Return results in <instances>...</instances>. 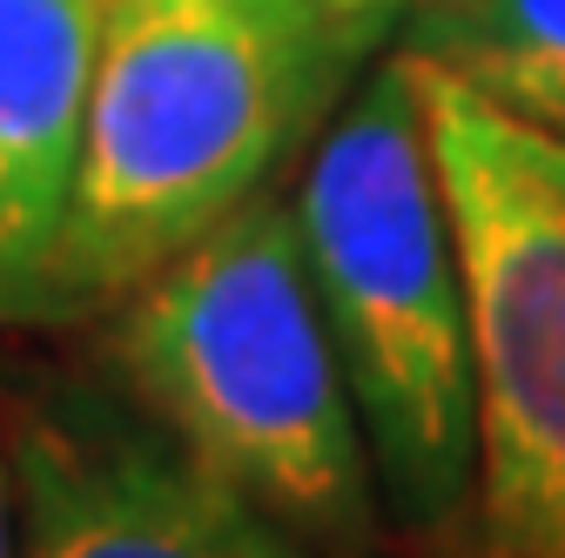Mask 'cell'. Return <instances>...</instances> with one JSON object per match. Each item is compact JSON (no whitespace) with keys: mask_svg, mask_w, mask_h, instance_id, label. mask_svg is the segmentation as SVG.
Instances as JSON below:
<instances>
[{"mask_svg":"<svg viewBox=\"0 0 565 558\" xmlns=\"http://www.w3.org/2000/svg\"><path fill=\"white\" fill-rule=\"evenodd\" d=\"M108 0H0V323H47Z\"/></svg>","mask_w":565,"mask_h":558,"instance_id":"6","label":"cell"},{"mask_svg":"<svg viewBox=\"0 0 565 558\" xmlns=\"http://www.w3.org/2000/svg\"><path fill=\"white\" fill-rule=\"evenodd\" d=\"M404 54L565 142V0H404Z\"/></svg>","mask_w":565,"mask_h":558,"instance_id":"7","label":"cell"},{"mask_svg":"<svg viewBox=\"0 0 565 558\" xmlns=\"http://www.w3.org/2000/svg\"><path fill=\"white\" fill-rule=\"evenodd\" d=\"M21 558H323L202 471L121 390L28 384L0 404Z\"/></svg>","mask_w":565,"mask_h":558,"instance_id":"5","label":"cell"},{"mask_svg":"<svg viewBox=\"0 0 565 558\" xmlns=\"http://www.w3.org/2000/svg\"><path fill=\"white\" fill-rule=\"evenodd\" d=\"M471 310L478 477L438 558H565V142L411 61Z\"/></svg>","mask_w":565,"mask_h":558,"instance_id":"4","label":"cell"},{"mask_svg":"<svg viewBox=\"0 0 565 558\" xmlns=\"http://www.w3.org/2000/svg\"><path fill=\"white\" fill-rule=\"evenodd\" d=\"M121 397L323 558H364L377 477L310 290L297 208L249 195L115 303Z\"/></svg>","mask_w":565,"mask_h":558,"instance_id":"2","label":"cell"},{"mask_svg":"<svg viewBox=\"0 0 565 558\" xmlns=\"http://www.w3.org/2000/svg\"><path fill=\"white\" fill-rule=\"evenodd\" d=\"M290 208L384 512L445 551L478 477V404L465 269L411 54L343 95Z\"/></svg>","mask_w":565,"mask_h":558,"instance_id":"3","label":"cell"},{"mask_svg":"<svg viewBox=\"0 0 565 558\" xmlns=\"http://www.w3.org/2000/svg\"><path fill=\"white\" fill-rule=\"evenodd\" d=\"M377 21L330 0H108L47 323L115 310L263 195L343 101Z\"/></svg>","mask_w":565,"mask_h":558,"instance_id":"1","label":"cell"},{"mask_svg":"<svg viewBox=\"0 0 565 558\" xmlns=\"http://www.w3.org/2000/svg\"><path fill=\"white\" fill-rule=\"evenodd\" d=\"M330 8H350V14H384L391 0H330Z\"/></svg>","mask_w":565,"mask_h":558,"instance_id":"9","label":"cell"},{"mask_svg":"<svg viewBox=\"0 0 565 558\" xmlns=\"http://www.w3.org/2000/svg\"><path fill=\"white\" fill-rule=\"evenodd\" d=\"M0 558H21V518H14V458L0 431Z\"/></svg>","mask_w":565,"mask_h":558,"instance_id":"8","label":"cell"}]
</instances>
